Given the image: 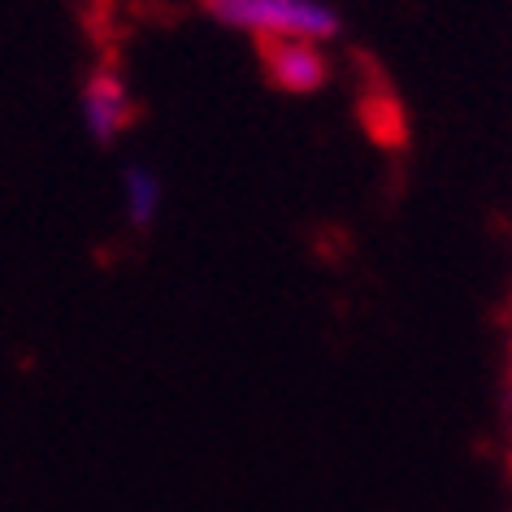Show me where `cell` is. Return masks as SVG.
Masks as SVG:
<instances>
[{
  "label": "cell",
  "mask_w": 512,
  "mask_h": 512,
  "mask_svg": "<svg viewBox=\"0 0 512 512\" xmlns=\"http://www.w3.org/2000/svg\"><path fill=\"white\" fill-rule=\"evenodd\" d=\"M217 27L248 35L256 44L309 40L326 44L339 35V14L326 0H204Z\"/></svg>",
  "instance_id": "cell-1"
},
{
  "label": "cell",
  "mask_w": 512,
  "mask_h": 512,
  "mask_svg": "<svg viewBox=\"0 0 512 512\" xmlns=\"http://www.w3.org/2000/svg\"><path fill=\"white\" fill-rule=\"evenodd\" d=\"M79 113H83V126L96 144H118V139L131 131L135 122V96H131V83L122 79L113 66H96L87 74L83 92H79Z\"/></svg>",
  "instance_id": "cell-2"
},
{
  "label": "cell",
  "mask_w": 512,
  "mask_h": 512,
  "mask_svg": "<svg viewBox=\"0 0 512 512\" xmlns=\"http://www.w3.org/2000/svg\"><path fill=\"white\" fill-rule=\"evenodd\" d=\"M265 74L274 87H283L291 96H313L322 92L330 79V61H326V44H309V40H283V44H265Z\"/></svg>",
  "instance_id": "cell-3"
},
{
  "label": "cell",
  "mask_w": 512,
  "mask_h": 512,
  "mask_svg": "<svg viewBox=\"0 0 512 512\" xmlns=\"http://www.w3.org/2000/svg\"><path fill=\"white\" fill-rule=\"evenodd\" d=\"M118 204L131 230L157 226V217L165 209V178L152 165H126L122 183H118Z\"/></svg>",
  "instance_id": "cell-4"
}]
</instances>
